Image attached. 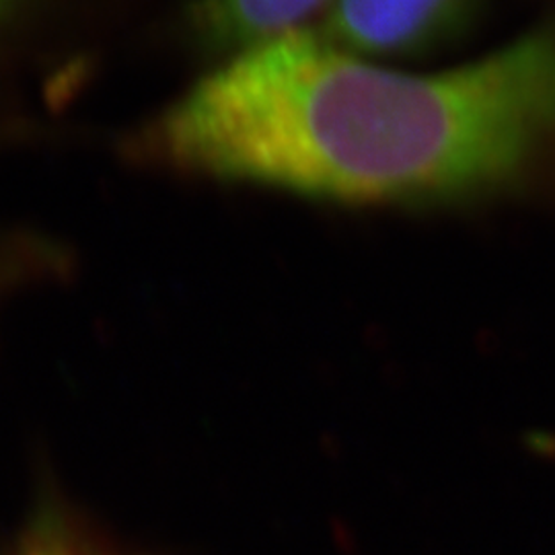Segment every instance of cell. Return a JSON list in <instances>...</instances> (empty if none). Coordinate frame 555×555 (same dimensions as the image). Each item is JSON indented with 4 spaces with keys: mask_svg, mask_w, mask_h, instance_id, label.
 I'll return each mask as SVG.
<instances>
[{
    "mask_svg": "<svg viewBox=\"0 0 555 555\" xmlns=\"http://www.w3.org/2000/svg\"><path fill=\"white\" fill-rule=\"evenodd\" d=\"M476 0H334L319 36L362 59L412 56L451 38Z\"/></svg>",
    "mask_w": 555,
    "mask_h": 555,
    "instance_id": "2",
    "label": "cell"
},
{
    "mask_svg": "<svg viewBox=\"0 0 555 555\" xmlns=\"http://www.w3.org/2000/svg\"><path fill=\"white\" fill-rule=\"evenodd\" d=\"M11 555H118L82 531L73 516L46 502Z\"/></svg>",
    "mask_w": 555,
    "mask_h": 555,
    "instance_id": "4",
    "label": "cell"
},
{
    "mask_svg": "<svg viewBox=\"0 0 555 555\" xmlns=\"http://www.w3.org/2000/svg\"><path fill=\"white\" fill-rule=\"evenodd\" d=\"M555 139V31L405 73L297 29L224 62L198 109L217 179L339 204L463 198Z\"/></svg>",
    "mask_w": 555,
    "mask_h": 555,
    "instance_id": "1",
    "label": "cell"
},
{
    "mask_svg": "<svg viewBox=\"0 0 555 555\" xmlns=\"http://www.w3.org/2000/svg\"><path fill=\"white\" fill-rule=\"evenodd\" d=\"M23 0H0V21L7 20Z\"/></svg>",
    "mask_w": 555,
    "mask_h": 555,
    "instance_id": "5",
    "label": "cell"
},
{
    "mask_svg": "<svg viewBox=\"0 0 555 555\" xmlns=\"http://www.w3.org/2000/svg\"><path fill=\"white\" fill-rule=\"evenodd\" d=\"M325 0H194L190 25L196 40L212 52L238 54L297 31Z\"/></svg>",
    "mask_w": 555,
    "mask_h": 555,
    "instance_id": "3",
    "label": "cell"
}]
</instances>
